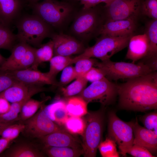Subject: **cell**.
Instances as JSON below:
<instances>
[{
    "label": "cell",
    "mask_w": 157,
    "mask_h": 157,
    "mask_svg": "<svg viewBox=\"0 0 157 157\" xmlns=\"http://www.w3.org/2000/svg\"><path fill=\"white\" fill-rule=\"evenodd\" d=\"M9 71L17 81L27 85L43 86L46 84L56 86L58 84L55 78L50 76L47 72H42L31 68Z\"/></svg>",
    "instance_id": "obj_13"
},
{
    "label": "cell",
    "mask_w": 157,
    "mask_h": 157,
    "mask_svg": "<svg viewBox=\"0 0 157 157\" xmlns=\"http://www.w3.org/2000/svg\"><path fill=\"white\" fill-rule=\"evenodd\" d=\"M136 28V19H106L102 25L99 34L121 37L133 34Z\"/></svg>",
    "instance_id": "obj_14"
},
{
    "label": "cell",
    "mask_w": 157,
    "mask_h": 157,
    "mask_svg": "<svg viewBox=\"0 0 157 157\" xmlns=\"http://www.w3.org/2000/svg\"><path fill=\"white\" fill-rule=\"evenodd\" d=\"M112 0H100L101 3L104 2L105 3L106 5L107 4L110 3Z\"/></svg>",
    "instance_id": "obj_48"
},
{
    "label": "cell",
    "mask_w": 157,
    "mask_h": 157,
    "mask_svg": "<svg viewBox=\"0 0 157 157\" xmlns=\"http://www.w3.org/2000/svg\"><path fill=\"white\" fill-rule=\"evenodd\" d=\"M133 122H126L122 120L113 112L109 114V137L117 144L123 156L126 155V151L133 144Z\"/></svg>",
    "instance_id": "obj_9"
},
{
    "label": "cell",
    "mask_w": 157,
    "mask_h": 157,
    "mask_svg": "<svg viewBox=\"0 0 157 157\" xmlns=\"http://www.w3.org/2000/svg\"><path fill=\"white\" fill-rule=\"evenodd\" d=\"M145 128L157 134V114L156 112L146 114L141 118Z\"/></svg>",
    "instance_id": "obj_39"
},
{
    "label": "cell",
    "mask_w": 157,
    "mask_h": 157,
    "mask_svg": "<svg viewBox=\"0 0 157 157\" xmlns=\"http://www.w3.org/2000/svg\"><path fill=\"white\" fill-rule=\"evenodd\" d=\"M14 123L15 122L6 123L0 122V135H1L3 131L6 128L10 125Z\"/></svg>",
    "instance_id": "obj_46"
},
{
    "label": "cell",
    "mask_w": 157,
    "mask_h": 157,
    "mask_svg": "<svg viewBox=\"0 0 157 157\" xmlns=\"http://www.w3.org/2000/svg\"><path fill=\"white\" fill-rule=\"evenodd\" d=\"M42 150L50 157H77L83 154L82 149L68 147L42 146Z\"/></svg>",
    "instance_id": "obj_25"
},
{
    "label": "cell",
    "mask_w": 157,
    "mask_h": 157,
    "mask_svg": "<svg viewBox=\"0 0 157 157\" xmlns=\"http://www.w3.org/2000/svg\"><path fill=\"white\" fill-rule=\"evenodd\" d=\"M49 98L48 97L41 101L30 98L22 106L18 116V121L22 122L33 116Z\"/></svg>",
    "instance_id": "obj_28"
},
{
    "label": "cell",
    "mask_w": 157,
    "mask_h": 157,
    "mask_svg": "<svg viewBox=\"0 0 157 157\" xmlns=\"http://www.w3.org/2000/svg\"><path fill=\"white\" fill-rule=\"evenodd\" d=\"M133 34L121 37L101 35L95 44L85 49L78 56L72 58V64L84 58H97L101 61L110 59L115 54L128 46Z\"/></svg>",
    "instance_id": "obj_2"
},
{
    "label": "cell",
    "mask_w": 157,
    "mask_h": 157,
    "mask_svg": "<svg viewBox=\"0 0 157 157\" xmlns=\"http://www.w3.org/2000/svg\"><path fill=\"white\" fill-rule=\"evenodd\" d=\"M118 84L115 83L106 77L92 83L85 88L79 96L88 104L98 102L104 106L111 104L118 95Z\"/></svg>",
    "instance_id": "obj_8"
},
{
    "label": "cell",
    "mask_w": 157,
    "mask_h": 157,
    "mask_svg": "<svg viewBox=\"0 0 157 157\" xmlns=\"http://www.w3.org/2000/svg\"><path fill=\"white\" fill-rule=\"evenodd\" d=\"M43 106L33 116L21 122L24 126L22 133L26 137L39 139L54 132L64 131L48 116Z\"/></svg>",
    "instance_id": "obj_10"
},
{
    "label": "cell",
    "mask_w": 157,
    "mask_h": 157,
    "mask_svg": "<svg viewBox=\"0 0 157 157\" xmlns=\"http://www.w3.org/2000/svg\"><path fill=\"white\" fill-rule=\"evenodd\" d=\"M47 90V89L43 86L35 85L25 98L20 101L12 103L9 110L0 115V122L8 123L18 121L19 114L25 103L34 95Z\"/></svg>",
    "instance_id": "obj_19"
},
{
    "label": "cell",
    "mask_w": 157,
    "mask_h": 157,
    "mask_svg": "<svg viewBox=\"0 0 157 157\" xmlns=\"http://www.w3.org/2000/svg\"><path fill=\"white\" fill-rule=\"evenodd\" d=\"M94 66L102 69L105 77L111 81L137 77L155 71L149 65L141 61L135 64L113 62L109 59L97 61Z\"/></svg>",
    "instance_id": "obj_3"
},
{
    "label": "cell",
    "mask_w": 157,
    "mask_h": 157,
    "mask_svg": "<svg viewBox=\"0 0 157 157\" xmlns=\"http://www.w3.org/2000/svg\"><path fill=\"white\" fill-rule=\"evenodd\" d=\"M119 105L122 108L144 111L157 108V72L127 79L118 84Z\"/></svg>",
    "instance_id": "obj_1"
},
{
    "label": "cell",
    "mask_w": 157,
    "mask_h": 157,
    "mask_svg": "<svg viewBox=\"0 0 157 157\" xmlns=\"http://www.w3.org/2000/svg\"><path fill=\"white\" fill-rule=\"evenodd\" d=\"M11 104L6 99L0 95V115L8 112L10 110Z\"/></svg>",
    "instance_id": "obj_43"
},
{
    "label": "cell",
    "mask_w": 157,
    "mask_h": 157,
    "mask_svg": "<svg viewBox=\"0 0 157 157\" xmlns=\"http://www.w3.org/2000/svg\"><path fill=\"white\" fill-rule=\"evenodd\" d=\"M66 103V109L70 116L81 117L88 112V104L79 96L70 97Z\"/></svg>",
    "instance_id": "obj_27"
},
{
    "label": "cell",
    "mask_w": 157,
    "mask_h": 157,
    "mask_svg": "<svg viewBox=\"0 0 157 157\" xmlns=\"http://www.w3.org/2000/svg\"><path fill=\"white\" fill-rule=\"evenodd\" d=\"M83 77L88 81L92 83L103 79L105 77V74L101 69L92 67Z\"/></svg>",
    "instance_id": "obj_41"
},
{
    "label": "cell",
    "mask_w": 157,
    "mask_h": 157,
    "mask_svg": "<svg viewBox=\"0 0 157 157\" xmlns=\"http://www.w3.org/2000/svg\"><path fill=\"white\" fill-rule=\"evenodd\" d=\"M126 58L132 63L142 59L147 55L149 49V42L147 35L143 34L132 35L129 42Z\"/></svg>",
    "instance_id": "obj_18"
},
{
    "label": "cell",
    "mask_w": 157,
    "mask_h": 157,
    "mask_svg": "<svg viewBox=\"0 0 157 157\" xmlns=\"http://www.w3.org/2000/svg\"><path fill=\"white\" fill-rule=\"evenodd\" d=\"M35 49L30 46L24 57L11 71L22 70L30 68L35 60Z\"/></svg>",
    "instance_id": "obj_34"
},
{
    "label": "cell",
    "mask_w": 157,
    "mask_h": 157,
    "mask_svg": "<svg viewBox=\"0 0 157 157\" xmlns=\"http://www.w3.org/2000/svg\"><path fill=\"white\" fill-rule=\"evenodd\" d=\"M134 136L133 144L142 147L151 154L156 153L157 149V134L154 132L140 125L136 119L133 122Z\"/></svg>",
    "instance_id": "obj_17"
},
{
    "label": "cell",
    "mask_w": 157,
    "mask_h": 157,
    "mask_svg": "<svg viewBox=\"0 0 157 157\" xmlns=\"http://www.w3.org/2000/svg\"><path fill=\"white\" fill-rule=\"evenodd\" d=\"M72 58L70 56L55 55L49 61L50 68L48 74L55 78L56 75L66 67L72 64Z\"/></svg>",
    "instance_id": "obj_29"
},
{
    "label": "cell",
    "mask_w": 157,
    "mask_h": 157,
    "mask_svg": "<svg viewBox=\"0 0 157 157\" xmlns=\"http://www.w3.org/2000/svg\"><path fill=\"white\" fill-rule=\"evenodd\" d=\"M85 126L82 135L84 156L94 157L102 137L103 118L100 112H88L84 119Z\"/></svg>",
    "instance_id": "obj_6"
},
{
    "label": "cell",
    "mask_w": 157,
    "mask_h": 157,
    "mask_svg": "<svg viewBox=\"0 0 157 157\" xmlns=\"http://www.w3.org/2000/svg\"><path fill=\"white\" fill-rule=\"evenodd\" d=\"M12 141L2 137L0 138V154L9 147Z\"/></svg>",
    "instance_id": "obj_45"
},
{
    "label": "cell",
    "mask_w": 157,
    "mask_h": 157,
    "mask_svg": "<svg viewBox=\"0 0 157 157\" xmlns=\"http://www.w3.org/2000/svg\"><path fill=\"white\" fill-rule=\"evenodd\" d=\"M16 38L20 42L39 47L45 38L50 36V25L34 15L22 18L17 22Z\"/></svg>",
    "instance_id": "obj_4"
},
{
    "label": "cell",
    "mask_w": 157,
    "mask_h": 157,
    "mask_svg": "<svg viewBox=\"0 0 157 157\" xmlns=\"http://www.w3.org/2000/svg\"><path fill=\"white\" fill-rule=\"evenodd\" d=\"M76 78V76L74 67L69 65L62 70L60 78V84L61 85L67 84Z\"/></svg>",
    "instance_id": "obj_40"
},
{
    "label": "cell",
    "mask_w": 157,
    "mask_h": 157,
    "mask_svg": "<svg viewBox=\"0 0 157 157\" xmlns=\"http://www.w3.org/2000/svg\"><path fill=\"white\" fill-rule=\"evenodd\" d=\"M28 1L31 4L38 2V1L40 0H28Z\"/></svg>",
    "instance_id": "obj_49"
},
{
    "label": "cell",
    "mask_w": 157,
    "mask_h": 157,
    "mask_svg": "<svg viewBox=\"0 0 157 157\" xmlns=\"http://www.w3.org/2000/svg\"><path fill=\"white\" fill-rule=\"evenodd\" d=\"M6 59L0 54V66L5 62Z\"/></svg>",
    "instance_id": "obj_47"
},
{
    "label": "cell",
    "mask_w": 157,
    "mask_h": 157,
    "mask_svg": "<svg viewBox=\"0 0 157 157\" xmlns=\"http://www.w3.org/2000/svg\"><path fill=\"white\" fill-rule=\"evenodd\" d=\"M83 5V10H86L94 7L101 3L100 0H78Z\"/></svg>",
    "instance_id": "obj_44"
},
{
    "label": "cell",
    "mask_w": 157,
    "mask_h": 157,
    "mask_svg": "<svg viewBox=\"0 0 157 157\" xmlns=\"http://www.w3.org/2000/svg\"><path fill=\"white\" fill-rule=\"evenodd\" d=\"M22 6L21 0H0L1 22L8 26L17 16Z\"/></svg>",
    "instance_id": "obj_22"
},
{
    "label": "cell",
    "mask_w": 157,
    "mask_h": 157,
    "mask_svg": "<svg viewBox=\"0 0 157 157\" xmlns=\"http://www.w3.org/2000/svg\"><path fill=\"white\" fill-rule=\"evenodd\" d=\"M53 46V42L51 40L47 43L41 44L39 48H35V60L30 68L33 69L38 70V67L40 64L49 61L54 55Z\"/></svg>",
    "instance_id": "obj_26"
},
{
    "label": "cell",
    "mask_w": 157,
    "mask_h": 157,
    "mask_svg": "<svg viewBox=\"0 0 157 157\" xmlns=\"http://www.w3.org/2000/svg\"><path fill=\"white\" fill-rule=\"evenodd\" d=\"M127 153L136 157H155L145 148L135 144L126 151Z\"/></svg>",
    "instance_id": "obj_42"
},
{
    "label": "cell",
    "mask_w": 157,
    "mask_h": 157,
    "mask_svg": "<svg viewBox=\"0 0 157 157\" xmlns=\"http://www.w3.org/2000/svg\"><path fill=\"white\" fill-rule=\"evenodd\" d=\"M97 62L96 59L93 58H84L77 60L74 67L76 78L83 76Z\"/></svg>",
    "instance_id": "obj_35"
},
{
    "label": "cell",
    "mask_w": 157,
    "mask_h": 157,
    "mask_svg": "<svg viewBox=\"0 0 157 157\" xmlns=\"http://www.w3.org/2000/svg\"><path fill=\"white\" fill-rule=\"evenodd\" d=\"M31 5L34 15L54 27L61 26L69 17L73 10L69 3L56 0H44Z\"/></svg>",
    "instance_id": "obj_5"
},
{
    "label": "cell",
    "mask_w": 157,
    "mask_h": 157,
    "mask_svg": "<svg viewBox=\"0 0 157 157\" xmlns=\"http://www.w3.org/2000/svg\"><path fill=\"white\" fill-rule=\"evenodd\" d=\"M115 142L111 138H107L104 141L100 143L98 148L103 157H118Z\"/></svg>",
    "instance_id": "obj_33"
},
{
    "label": "cell",
    "mask_w": 157,
    "mask_h": 157,
    "mask_svg": "<svg viewBox=\"0 0 157 157\" xmlns=\"http://www.w3.org/2000/svg\"><path fill=\"white\" fill-rule=\"evenodd\" d=\"M16 38L8 26L0 22V49L12 50Z\"/></svg>",
    "instance_id": "obj_30"
},
{
    "label": "cell",
    "mask_w": 157,
    "mask_h": 157,
    "mask_svg": "<svg viewBox=\"0 0 157 157\" xmlns=\"http://www.w3.org/2000/svg\"><path fill=\"white\" fill-rule=\"evenodd\" d=\"M38 139L42 146L82 149V142L65 130L53 132Z\"/></svg>",
    "instance_id": "obj_15"
},
{
    "label": "cell",
    "mask_w": 157,
    "mask_h": 157,
    "mask_svg": "<svg viewBox=\"0 0 157 157\" xmlns=\"http://www.w3.org/2000/svg\"><path fill=\"white\" fill-rule=\"evenodd\" d=\"M35 85H27L17 81L0 93V95L12 103L18 102L25 98Z\"/></svg>",
    "instance_id": "obj_21"
},
{
    "label": "cell",
    "mask_w": 157,
    "mask_h": 157,
    "mask_svg": "<svg viewBox=\"0 0 157 157\" xmlns=\"http://www.w3.org/2000/svg\"><path fill=\"white\" fill-rule=\"evenodd\" d=\"M0 22H1V18H0Z\"/></svg>",
    "instance_id": "obj_50"
},
{
    "label": "cell",
    "mask_w": 157,
    "mask_h": 157,
    "mask_svg": "<svg viewBox=\"0 0 157 157\" xmlns=\"http://www.w3.org/2000/svg\"><path fill=\"white\" fill-rule=\"evenodd\" d=\"M46 155L37 145L27 141L17 142L0 154L2 157H44Z\"/></svg>",
    "instance_id": "obj_16"
},
{
    "label": "cell",
    "mask_w": 157,
    "mask_h": 157,
    "mask_svg": "<svg viewBox=\"0 0 157 157\" xmlns=\"http://www.w3.org/2000/svg\"><path fill=\"white\" fill-rule=\"evenodd\" d=\"M94 7L83 9L72 24V33L81 40H88L99 34L104 23L99 11Z\"/></svg>",
    "instance_id": "obj_7"
},
{
    "label": "cell",
    "mask_w": 157,
    "mask_h": 157,
    "mask_svg": "<svg viewBox=\"0 0 157 157\" xmlns=\"http://www.w3.org/2000/svg\"><path fill=\"white\" fill-rule=\"evenodd\" d=\"M24 128V124L19 122L10 125L6 128L2 132L1 137L13 141L17 138Z\"/></svg>",
    "instance_id": "obj_36"
},
{
    "label": "cell",
    "mask_w": 157,
    "mask_h": 157,
    "mask_svg": "<svg viewBox=\"0 0 157 157\" xmlns=\"http://www.w3.org/2000/svg\"><path fill=\"white\" fill-rule=\"evenodd\" d=\"M17 81L9 71L0 69V93Z\"/></svg>",
    "instance_id": "obj_38"
},
{
    "label": "cell",
    "mask_w": 157,
    "mask_h": 157,
    "mask_svg": "<svg viewBox=\"0 0 157 157\" xmlns=\"http://www.w3.org/2000/svg\"><path fill=\"white\" fill-rule=\"evenodd\" d=\"M43 107L48 116L59 125H64L68 117L66 102L63 100H56L49 105H44Z\"/></svg>",
    "instance_id": "obj_20"
},
{
    "label": "cell",
    "mask_w": 157,
    "mask_h": 157,
    "mask_svg": "<svg viewBox=\"0 0 157 157\" xmlns=\"http://www.w3.org/2000/svg\"><path fill=\"white\" fill-rule=\"evenodd\" d=\"M30 46L26 43L20 42L14 46L11 50V55L0 66V69L4 71L12 70L24 57Z\"/></svg>",
    "instance_id": "obj_24"
},
{
    "label": "cell",
    "mask_w": 157,
    "mask_h": 157,
    "mask_svg": "<svg viewBox=\"0 0 157 157\" xmlns=\"http://www.w3.org/2000/svg\"><path fill=\"white\" fill-rule=\"evenodd\" d=\"M145 33L149 42V47L147 53L142 59L144 62L157 60V19H153L146 25Z\"/></svg>",
    "instance_id": "obj_23"
},
{
    "label": "cell",
    "mask_w": 157,
    "mask_h": 157,
    "mask_svg": "<svg viewBox=\"0 0 157 157\" xmlns=\"http://www.w3.org/2000/svg\"><path fill=\"white\" fill-rule=\"evenodd\" d=\"M141 12L153 19H157V0H145L142 2Z\"/></svg>",
    "instance_id": "obj_37"
},
{
    "label": "cell",
    "mask_w": 157,
    "mask_h": 157,
    "mask_svg": "<svg viewBox=\"0 0 157 157\" xmlns=\"http://www.w3.org/2000/svg\"><path fill=\"white\" fill-rule=\"evenodd\" d=\"M88 82L83 76L77 78L74 81L62 89L63 94L69 97L79 94L85 88Z\"/></svg>",
    "instance_id": "obj_32"
},
{
    "label": "cell",
    "mask_w": 157,
    "mask_h": 157,
    "mask_svg": "<svg viewBox=\"0 0 157 157\" xmlns=\"http://www.w3.org/2000/svg\"><path fill=\"white\" fill-rule=\"evenodd\" d=\"M51 36L55 56H70L81 54L85 49L81 42L70 35L60 33L52 35Z\"/></svg>",
    "instance_id": "obj_12"
},
{
    "label": "cell",
    "mask_w": 157,
    "mask_h": 157,
    "mask_svg": "<svg viewBox=\"0 0 157 157\" xmlns=\"http://www.w3.org/2000/svg\"><path fill=\"white\" fill-rule=\"evenodd\" d=\"M142 3L141 0H112L105 6L107 19H137Z\"/></svg>",
    "instance_id": "obj_11"
},
{
    "label": "cell",
    "mask_w": 157,
    "mask_h": 157,
    "mask_svg": "<svg viewBox=\"0 0 157 157\" xmlns=\"http://www.w3.org/2000/svg\"><path fill=\"white\" fill-rule=\"evenodd\" d=\"M65 127L69 132L82 135L85 126L84 119L81 117L70 116L64 123Z\"/></svg>",
    "instance_id": "obj_31"
}]
</instances>
